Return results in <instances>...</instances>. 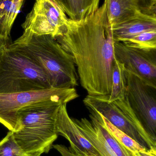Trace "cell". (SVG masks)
Returning a JSON list of instances; mask_svg holds the SVG:
<instances>
[{"mask_svg":"<svg viewBox=\"0 0 156 156\" xmlns=\"http://www.w3.org/2000/svg\"><path fill=\"white\" fill-rule=\"evenodd\" d=\"M132 154L133 156H156V148L149 149L143 152L132 153Z\"/></svg>","mask_w":156,"mask_h":156,"instance_id":"cell-23","label":"cell"},{"mask_svg":"<svg viewBox=\"0 0 156 156\" xmlns=\"http://www.w3.org/2000/svg\"><path fill=\"white\" fill-rule=\"evenodd\" d=\"M91 114L97 118L112 135L125 148L132 153L143 152L148 150L139 144L132 138L116 128L100 114L95 111L89 110Z\"/></svg>","mask_w":156,"mask_h":156,"instance_id":"cell-17","label":"cell"},{"mask_svg":"<svg viewBox=\"0 0 156 156\" xmlns=\"http://www.w3.org/2000/svg\"><path fill=\"white\" fill-rule=\"evenodd\" d=\"M52 88L43 69L24 53L10 46L0 56V94Z\"/></svg>","mask_w":156,"mask_h":156,"instance_id":"cell-4","label":"cell"},{"mask_svg":"<svg viewBox=\"0 0 156 156\" xmlns=\"http://www.w3.org/2000/svg\"><path fill=\"white\" fill-rule=\"evenodd\" d=\"M83 103L89 110L102 115L112 124L147 149L156 148L131 107L127 98L107 102L98 97L87 95Z\"/></svg>","mask_w":156,"mask_h":156,"instance_id":"cell-5","label":"cell"},{"mask_svg":"<svg viewBox=\"0 0 156 156\" xmlns=\"http://www.w3.org/2000/svg\"><path fill=\"white\" fill-rule=\"evenodd\" d=\"M69 18L54 0H36L22 27L23 34L50 35L55 38L66 28Z\"/></svg>","mask_w":156,"mask_h":156,"instance_id":"cell-8","label":"cell"},{"mask_svg":"<svg viewBox=\"0 0 156 156\" xmlns=\"http://www.w3.org/2000/svg\"><path fill=\"white\" fill-rule=\"evenodd\" d=\"M111 29L114 41L123 42L143 32L156 30V15L142 13L112 27Z\"/></svg>","mask_w":156,"mask_h":156,"instance_id":"cell-11","label":"cell"},{"mask_svg":"<svg viewBox=\"0 0 156 156\" xmlns=\"http://www.w3.org/2000/svg\"><path fill=\"white\" fill-rule=\"evenodd\" d=\"M34 60L55 88H75L78 73L71 55L50 35L23 34L10 45Z\"/></svg>","mask_w":156,"mask_h":156,"instance_id":"cell-2","label":"cell"},{"mask_svg":"<svg viewBox=\"0 0 156 156\" xmlns=\"http://www.w3.org/2000/svg\"><path fill=\"white\" fill-rule=\"evenodd\" d=\"M129 103L145 131L156 144V88L125 70Z\"/></svg>","mask_w":156,"mask_h":156,"instance_id":"cell-7","label":"cell"},{"mask_svg":"<svg viewBox=\"0 0 156 156\" xmlns=\"http://www.w3.org/2000/svg\"><path fill=\"white\" fill-rule=\"evenodd\" d=\"M56 130L70 144L72 150L81 156H102L95 147L82 134L68 113L67 104L60 105L57 115Z\"/></svg>","mask_w":156,"mask_h":156,"instance_id":"cell-10","label":"cell"},{"mask_svg":"<svg viewBox=\"0 0 156 156\" xmlns=\"http://www.w3.org/2000/svg\"><path fill=\"white\" fill-rule=\"evenodd\" d=\"M52 147L60 154V156H81L76 154L71 147H67L63 145L55 144Z\"/></svg>","mask_w":156,"mask_h":156,"instance_id":"cell-22","label":"cell"},{"mask_svg":"<svg viewBox=\"0 0 156 156\" xmlns=\"http://www.w3.org/2000/svg\"><path fill=\"white\" fill-rule=\"evenodd\" d=\"M89 117L95 121L104 139L117 156H133L132 153L118 142L94 115L90 114Z\"/></svg>","mask_w":156,"mask_h":156,"instance_id":"cell-19","label":"cell"},{"mask_svg":"<svg viewBox=\"0 0 156 156\" xmlns=\"http://www.w3.org/2000/svg\"><path fill=\"white\" fill-rule=\"evenodd\" d=\"M24 0H0V38L11 41L13 24Z\"/></svg>","mask_w":156,"mask_h":156,"instance_id":"cell-15","label":"cell"},{"mask_svg":"<svg viewBox=\"0 0 156 156\" xmlns=\"http://www.w3.org/2000/svg\"><path fill=\"white\" fill-rule=\"evenodd\" d=\"M139 2L143 13L156 15V0H139Z\"/></svg>","mask_w":156,"mask_h":156,"instance_id":"cell-21","label":"cell"},{"mask_svg":"<svg viewBox=\"0 0 156 156\" xmlns=\"http://www.w3.org/2000/svg\"><path fill=\"white\" fill-rule=\"evenodd\" d=\"M122 42L142 49H156V30L143 32Z\"/></svg>","mask_w":156,"mask_h":156,"instance_id":"cell-18","label":"cell"},{"mask_svg":"<svg viewBox=\"0 0 156 156\" xmlns=\"http://www.w3.org/2000/svg\"><path fill=\"white\" fill-rule=\"evenodd\" d=\"M17 145L13 132L9 131L6 136L0 141V156H27Z\"/></svg>","mask_w":156,"mask_h":156,"instance_id":"cell-20","label":"cell"},{"mask_svg":"<svg viewBox=\"0 0 156 156\" xmlns=\"http://www.w3.org/2000/svg\"><path fill=\"white\" fill-rule=\"evenodd\" d=\"M62 103L51 101L32 104L19 110L20 129L13 132L14 138L27 155L47 154L58 135L56 121Z\"/></svg>","mask_w":156,"mask_h":156,"instance_id":"cell-3","label":"cell"},{"mask_svg":"<svg viewBox=\"0 0 156 156\" xmlns=\"http://www.w3.org/2000/svg\"><path fill=\"white\" fill-rule=\"evenodd\" d=\"M112 87L109 95L98 96L108 103L125 99L126 95V81L123 64L115 59L113 69Z\"/></svg>","mask_w":156,"mask_h":156,"instance_id":"cell-16","label":"cell"},{"mask_svg":"<svg viewBox=\"0 0 156 156\" xmlns=\"http://www.w3.org/2000/svg\"><path fill=\"white\" fill-rule=\"evenodd\" d=\"M82 134L102 156H117L106 142L95 121L86 118L80 120L72 118Z\"/></svg>","mask_w":156,"mask_h":156,"instance_id":"cell-13","label":"cell"},{"mask_svg":"<svg viewBox=\"0 0 156 156\" xmlns=\"http://www.w3.org/2000/svg\"><path fill=\"white\" fill-rule=\"evenodd\" d=\"M41 154H32L31 155H28L27 156H40Z\"/></svg>","mask_w":156,"mask_h":156,"instance_id":"cell-25","label":"cell"},{"mask_svg":"<svg viewBox=\"0 0 156 156\" xmlns=\"http://www.w3.org/2000/svg\"><path fill=\"white\" fill-rule=\"evenodd\" d=\"M55 38L72 56L80 82L88 95H109L115 60L114 41L104 3L84 19L69 18L65 30Z\"/></svg>","mask_w":156,"mask_h":156,"instance_id":"cell-1","label":"cell"},{"mask_svg":"<svg viewBox=\"0 0 156 156\" xmlns=\"http://www.w3.org/2000/svg\"><path fill=\"white\" fill-rule=\"evenodd\" d=\"M12 44V42L11 41H7V40L0 38V56L3 50Z\"/></svg>","mask_w":156,"mask_h":156,"instance_id":"cell-24","label":"cell"},{"mask_svg":"<svg viewBox=\"0 0 156 156\" xmlns=\"http://www.w3.org/2000/svg\"><path fill=\"white\" fill-rule=\"evenodd\" d=\"M75 88H50L15 93L0 94V123L9 131L20 129L18 112L22 108L32 104L51 101L67 104L78 98Z\"/></svg>","mask_w":156,"mask_h":156,"instance_id":"cell-6","label":"cell"},{"mask_svg":"<svg viewBox=\"0 0 156 156\" xmlns=\"http://www.w3.org/2000/svg\"><path fill=\"white\" fill-rule=\"evenodd\" d=\"M70 19L79 21L94 13L100 0H54Z\"/></svg>","mask_w":156,"mask_h":156,"instance_id":"cell-14","label":"cell"},{"mask_svg":"<svg viewBox=\"0 0 156 156\" xmlns=\"http://www.w3.org/2000/svg\"><path fill=\"white\" fill-rule=\"evenodd\" d=\"M106 15L111 27L143 13L139 0H105Z\"/></svg>","mask_w":156,"mask_h":156,"instance_id":"cell-12","label":"cell"},{"mask_svg":"<svg viewBox=\"0 0 156 156\" xmlns=\"http://www.w3.org/2000/svg\"><path fill=\"white\" fill-rule=\"evenodd\" d=\"M114 52L125 70L156 88V49H142L114 41Z\"/></svg>","mask_w":156,"mask_h":156,"instance_id":"cell-9","label":"cell"}]
</instances>
